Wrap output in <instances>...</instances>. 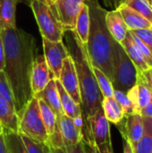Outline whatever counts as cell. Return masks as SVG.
<instances>
[{
  "mask_svg": "<svg viewBox=\"0 0 152 153\" xmlns=\"http://www.w3.org/2000/svg\"><path fill=\"white\" fill-rule=\"evenodd\" d=\"M5 53L4 73L11 87L17 115L33 97L30 74L38 56L35 39L17 28L0 29Z\"/></svg>",
  "mask_w": 152,
  "mask_h": 153,
  "instance_id": "1",
  "label": "cell"
},
{
  "mask_svg": "<svg viewBox=\"0 0 152 153\" xmlns=\"http://www.w3.org/2000/svg\"><path fill=\"white\" fill-rule=\"evenodd\" d=\"M90 10V32L85 46L92 66L101 70L111 81L113 80L112 54L114 39L110 35L105 22L107 10L97 0H86Z\"/></svg>",
  "mask_w": 152,
  "mask_h": 153,
  "instance_id": "2",
  "label": "cell"
},
{
  "mask_svg": "<svg viewBox=\"0 0 152 153\" xmlns=\"http://www.w3.org/2000/svg\"><path fill=\"white\" fill-rule=\"evenodd\" d=\"M69 42V47L72 50L70 55L74 61L79 80L82 116L84 119H87L101 108L103 96L99 88L85 46L78 40L74 34Z\"/></svg>",
  "mask_w": 152,
  "mask_h": 153,
  "instance_id": "3",
  "label": "cell"
},
{
  "mask_svg": "<svg viewBox=\"0 0 152 153\" xmlns=\"http://www.w3.org/2000/svg\"><path fill=\"white\" fill-rule=\"evenodd\" d=\"M113 80L115 90L127 92L136 84L138 70L122 45L114 39L112 54Z\"/></svg>",
  "mask_w": 152,
  "mask_h": 153,
  "instance_id": "4",
  "label": "cell"
},
{
  "mask_svg": "<svg viewBox=\"0 0 152 153\" xmlns=\"http://www.w3.org/2000/svg\"><path fill=\"white\" fill-rule=\"evenodd\" d=\"M18 134L37 142H48V134L41 118L39 99L33 96L18 114Z\"/></svg>",
  "mask_w": 152,
  "mask_h": 153,
  "instance_id": "5",
  "label": "cell"
},
{
  "mask_svg": "<svg viewBox=\"0 0 152 153\" xmlns=\"http://www.w3.org/2000/svg\"><path fill=\"white\" fill-rule=\"evenodd\" d=\"M30 5L42 38L50 41H62L65 31L54 16L47 2L45 0H30Z\"/></svg>",
  "mask_w": 152,
  "mask_h": 153,
  "instance_id": "6",
  "label": "cell"
},
{
  "mask_svg": "<svg viewBox=\"0 0 152 153\" xmlns=\"http://www.w3.org/2000/svg\"><path fill=\"white\" fill-rule=\"evenodd\" d=\"M65 31H74L78 15L86 0H45Z\"/></svg>",
  "mask_w": 152,
  "mask_h": 153,
  "instance_id": "7",
  "label": "cell"
},
{
  "mask_svg": "<svg viewBox=\"0 0 152 153\" xmlns=\"http://www.w3.org/2000/svg\"><path fill=\"white\" fill-rule=\"evenodd\" d=\"M82 137L86 144L94 143L95 145H99L111 140L110 125L102 107L93 116L84 119Z\"/></svg>",
  "mask_w": 152,
  "mask_h": 153,
  "instance_id": "8",
  "label": "cell"
},
{
  "mask_svg": "<svg viewBox=\"0 0 152 153\" xmlns=\"http://www.w3.org/2000/svg\"><path fill=\"white\" fill-rule=\"evenodd\" d=\"M44 56L47 64L53 73L55 79H59L63 61L70 55V51L66 48L62 41H50L42 38Z\"/></svg>",
  "mask_w": 152,
  "mask_h": 153,
  "instance_id": "9",
  "label": "cell"
},
{
  "mask_svg": "<svg viewBox=\"0 0 152 153\" xmlns=\"http://www.w3.org/2000/svg\"><path fill=\"white\" fill-rule=\"evenodd\" d=\"M59 82L66 91V92L71 96V98L78 104H82L79 80L74 65V61L71 55L65 57L63 61V66L61 69ZM82 107V106H81Z\"/></svg>",
  "mask_w": 152,
  "mask_h": 153,
  "instance_id": "10",
  "label": "cell"
},
{
  "mask_svg": "<svg viewBox=\"0 0 152 153\" xmlns=\"http://www.w3.org/2000/svg\"><path fill=\"white\" fill-rule=\"evenodd\" d=\"M51 79H55L44 55H38L33 63L30 74V88L33 96L45 89Z\"/></svg>",
  "mask_w": 152,
  "mask_h": 153,
  "instance_id": "11",
  "label": "cell"
},
{
  "mask_svg": "<svg viewBox=\"0 0 152 153\" xmlns=\"http://www.w3.org/2000/svg\"><path fill=\"white\" fill-rule=\"evenodd\" d=\"M125 123L123 127L117 126L125 134L131 145L135 144L142 136L144 132V119L142 114H130L125 117Z\"/></svg>",
  "mask_w": 152,
  "mask_h": 153,
  "instance_id": "12",
  "label": "cell"
},
{
  "mask_svg": "<svg viewBox=\"0 0 152 153\" xmlns=\"http://www.w3.org/2000/svg\"><path fill=\"white\" fill-rule=\"evenodd\" d=\"M105 22L112 38L116 41L121 43L126 37L129 30L119 11L116 8L112 11H107Z\"/></svg>",
  "mask_w": 152,
  "mask_h": 153,
  "instance_id": "13",
  "label": "cell"
},
{
  "mask_svg": "<svg viewBox=\"0 0 152 153\" xmlns=\"http://www.w3.org/2000/svg\"><path fill=\"white\" fill-rule=\"evenodd\" d=\"M116 9L121 13L129 30L152 28V24L145 17L128 5L125 4H119L116 6Z\"/></svg>",
  "mask_w": 152,
  "mask_h": 153,
  "instance_id": "14",
  "label": "cell"
},
{
  "mask_svg": "<svg viewBox=\"0 0 152 153\" xmlns=\"http://www.w3.org/2000/svg\"><path fill=\"white\" fill-rule=\"evenodd\" d=\"M57 125L63 136L65 146H71L78 143L83 139L82 134L76 128L73 119L63 114L57 117Z\"/></svg>",
  "mask_w": 152,
  "mask_h": 153,
  "instance_id": "15",
  "label": "cell"
},
{
  "mask_svg": "<svg viewBox=\"0 0 152 153\" xmlns=\"http://www.w3.org/2000/svg\"><path fill=\"white\" fill-rule=\"evenodd\" d=\"M34 96L39 100H42L56 113L57 117L64 114L59 93L56 85V79H51L45 89Z\"/></svg>",
  "mask_w": 152,
  "mask_h": 153,
  "instance_id": "16",
  "label": "cell"
},
{
  "mask_svg": "<svg viewBox=\"0 0 152 153\" xmlns=\"http://www.w3.org/2000/svg\"><path fill=\"white\" fill-rule=\"evenodd\" d=\"M120 44L122 45V47L127 53L128 56L131 58V60L136 66L138 72L143 73L150 69V66L146 63L145 58H144L143 55L142 54L139 47L136 45V43L133 39L130 31L127 32L126 37Z\"/></svg>",
  "mask_w": 152,
  "mask_h": 153,
  "instance_id": "17",
  "label": "cell"
},
{
  "mask_svg": "<svg viewBox=\"0 0 152 153\" xmlns=\"http://www.w3.org/2000/svg\"><path fill=\"white\" fill-rule=\"evenodd\" d=\"M0 124L4 129L18 134L19 118L15 108L0 97Z\"/></svg>",
  "mask_w": 152,
  "mask_h": 153,
  "instance_id": "18",
  "label": "cell"
},
{
  "mask_svg": "<svg viewBox=\"0 0 152 153\" xmlns=\"http://www.w3.org/2000/svg\"><path fill=\"white\" fill-rule=\"evenodd\" d=\"M19 0H0V29L16 28V4Z\"/></svg>",
  "mask_w": 152,
  "mask_h": 153,
  "instance_id": "19",
  "label": "cell"
},
{
  "mask_svg": "<svg viewBox=\"0 0 152 153\" xmlns=\"http://www.w3.org/2000/svg\"><path fill=\"white\" fill-rule=\"evenodd\" d=\"M90 10L89 6L85 1V4H83L77 21H76V25H75V30L73 34L75 37L78 39V40L83 45L86 46L88 42V38H89V32H90Z\"/></svg>",
  "mask_w": 152,
  "mask_h": 153,
  "instance_id": "20",
  "label": "cell"
},
{
  "mask_svg": "<svg viewBox=\"0 0 152 153\" xmlns=\"http://www.w3.org/2000/svg\"><path fill=\"white\" fill-rule=\"evenodd\" d=\"M56 89L59 93L60 101H61L64 114L71 118H73L80 115H82V110L81 105H78L71 98V96L64 89V87L62 86V84L60 83L58 79H56Z\"/></svg>",
  "mask_w": 152,
  "mask_h": 153,
  "instance_id": "21",
  "label": "cell"
},
{
  "mask_svg": "<svg viewBox=\"0 0 152 153\" xmlns=\"http://www.w3.org/2000/svg\"><path fill=\"white\" fill-rule=\"evenodd\" d=\"M101 107L109 123L118 125L123 122L125 118V113L121 106L117 103V101L113 97L103 98Z\"/></svg>",
  "mask_w": 152,
  "mask_h": 153,
  "instance_id": "22",
  "label": "cell"
},
{
  "mask_svg": "<svg viewBox=\"0 0 152 153\" xmlns=\"http://www.w3.org/2000/svg\"><path fill=\"white\" fill-rule=\"evenodd\" d=\"M144 132L142 138L132 145L133 153H152V118L143 117Z\"/></svg>",
  "mask_w": 152,
  "mask_h": 153,
  "instance_id": "23",
  "label": "cell"
},
{
  "mask_svg": "<svg viewBox=\"0 0 152 153\" xmlns=\"http://www.w3.org/2000/svg\"><path fill=\"white\" fill-rule=\"evenodd\" d=\"M39 102L41 118L46 127L47 133L49 136L54 133V130L57 123V117L56 113L42 100H39Z\"/></svg>",
  "mask_w": 152,
  "mask_h": 153,
  "instance_id": "24",
  "label": "cell"
},
{
  "mask_svg": "<svg viewBox=\"0 0 152 153\" xmlns=\"http://www.w3.org/2000/svg\"><path fill=\"white\" fill-rule=\"evenodd\" d=\"M119 4H125L133 8L152 24V5L149 0H119Z\"/></svg>",
  "mask_w": 152,
  "mask_h": 153,
  "instance_id": "25",
  "label": "cell"
},
{
  "mask_svg": "<svg viewBox=\"0 0 152 153\" xmlns=\"http://www.w3.org/2000/svg\"><path fill=\"white\" fill-rule=\"evenodd\" d=\"M92 70L94 73V75L96 77L99 88L102 93L103 98H112L114 95V87L111 82V81L108 79V77L99 68L92 66Z\"/></svg>",
  "mask_w": 152,
  "mask_h": 153,
  "instance_id": "26",
  "label": "cell"
},
{
  "mask_svg": "<svg viewBox=\"0 0 152 153\" xmlns=\"http://www.w3.org/2000/svg\"><path fill=\"white\" fill-rule=\"evenodd\" d=\"M4 135L11 153H27L23 142L19 134L4 129Z\"/></svg>",
  "mask_w": 152,
  "mask_h": 153,
  "instance_id": "27",
  "label": "cell"
},
{
  "mask_svg": "<svg viewBox=\"0 0 152 153\" xmlns=\"http://www.w3.org/2000/svg\"><path fill=\"white\" fill-rule=\"evenodd\" d=\"M27 153H53L48 142H37L27 136L21 135Z\"/></svg>",
  "mask_w": 152,
  "mask_h": 153,
  "instance_id": "28",
  "label": "cell"
},
{
  "mask_svg": "<svg viewBox=\"0 0 152 153\" xmlns=\"http://www.w3.org/2000/svg\"><path fill=\"white\" fill-rule=\"evenodd\" d=\"M113 98L117 101V103L121 106L124 113H125V117L126 115H130L133 113V107L131 104V101L126 94V92L119 91V90H114V95Z\"/></svg>",
  "mask_w": 152,
  "mask_h": 153,
  "instance_id": "29",
  "label": "cell"
},
{
  "mask_svg": "<svg viewBox=\"0 0 152 153\" xmlns=\"http://www.w3.org/2000/svg\"><path fill=\"white\" fill-rule=\"evenodd\" d=\"M0 97L14 107L13 92L4 71H0Z\"/></svg>",
  "mask_w": 152,
  "mask_h": 153,
  "instance_id": "30",
  "label": "cell"
},
{
  "mask_svg": "<svg viewBox=\"0 0 152 153\" xmlns=\"http://www.w3.org/2000/svg\"><path fill=\"white\" fill-rule=\"evenodd\" d=\"M130 33H131V36L133 38V39L134 40V42L136 43V45L139 47L142 54L143 55L144 58H145V61L146 63L148 64V65L150 66V68H152V53L151 51L149 49V48L132 31V30H129Z\"/></svg>",
  "mask_w": 152,
  "mask_h": 153,
  "instance_id": "31",
  "label": "cell"
},
{
  "mask_svg": "<svg viewBox=\"0 0 152 153\" xmlns=\"http://www.w3.org/2000/svg\"><path fill=\"white\" fill-rule=\"evenodd\" d=\"M53 153H87L86 151V144L83 141H80L78 143L71 146H65L61 149H53Z\"/></svg>",
  "mask_w": 152,
  "mask_h": 153,
  "instance_id": "32",
  "label": "cell"
},
{
  "mask_svg": "<svg viewBox=\"0 0 152 153\" xmlns=\"http://www.w3.org/2000/svg\"><path fill=\"white\" fill-rule=\"evenodd\" d=\"M132 31L149 48L152 53V28L134 30Z\"/></svg>",
  "mask_w": 152,
  "mask_h": 153,
  "instance_id": "33",
  "label": "cell"
},
{
  "mask_svg": "<svg viewBox=\"0 0 152 153\" xmlns=\"http://www.w3.org/2000/svg\"><path fill=\"white\" fill-rule=\"evenodd\" d=\"M95 148H96L97 153H114L111 140H109L102 144L95 145Z\"/></svg>",
  "mask_w": 152,
  "mask_h": 153,
  "instance_id": "34",
  "label": "cell"
},
{
  "mask_svg": "<svg viewBox=\"0 0 152 153\" xmlns=\"http://www.w3.org/2000/svg\"><path fill=\"white\" fill-rule=\"evenodd\" d=\"M4 65H5V53H4L3 39L0 32V71H4Z\"/></svg>",
  "mask_w": 152,
  "mask_h": 153,
  "instance_id": "35",
  "label": "cell"
},
{
  "mask_svg": "<svg viewBox=\"0 0 152 153\" xmlns=\"http://www.w3.org/2000/svg\"><path fill=\"white\" fill-rule=\"evenodd\" d=\"M122 138H123V149H124V153H133V148L131 143H129V141L127 140L125 134H124V132L122 130H120Z\"/></svg>",
  "mask_w": 152,
  "mask_h": 153,
  "instance_id": "36",
  "label": "cell"
},
{
  "mask_svg": "<svg viewBox=\"0 0 152 153\" xmlns=\"http://www.w3.org/2000/svg\"><path fill=\"white\" fill-rule=\"evenodd\" d=\"M0 153H11L6 144L4 134L0 135Z\"/></svg>",
  "mask_w": 152,
  "mask_h": 153,
  "instance_id": "37",
  "label": "cell"
},
{
  "mask_svg": "<svg viewBox=\"0 0 152 153\" xmlns=\"http://www.w3.org/2000/svg\"><path fill=\"white\" fill-rule=\"evenodd\" d=\"M141 114H142V117L152 118V99L151 100V102L142 110Z\"/></svg>",
  "mask_w": 152,
  "mask_h": 153,
  "instance_id": "38",
  "label": "cell"
},
{
  "mask_svg": "<svg viewBox=\"0 0 152 153\" xmlns=\"http://www.w3.org/2000/svg\"><path fill=\"white\" fill-rule=\"evenodd\" d=\"M146 82L148 83V85L150 86V88L152 90V68H150L149 70L142 73Z\"/></svg>",
  "mask_w": 152,
  "mask_h": 153,
  "instance_id": "39",
  "label": "cell"
},
{
  "mask_svg": "<svg viewBox=\"0 0 152 153\" xmlns=\"http://www.w3.org/2000/svg\"><path fill=\"white\" fill-rule=\"evenodd\" d=\"M86 151H87V153H97L96 152V148H95V144L94 143L86 144Z\"/></svg>",
  "mask_w": 152,
  "mask_h": 153,
  "instance_id": "40",
  "label": "cell"
},
{
  "mask_svg": "<svg viewBox=\"0 0 152 153\" xmlns=\"http://www.w3.org/2000/svg\"><path fill=\"white\" fill-rule=\"evenodd\" d=\"M4 134V127L1 126V124H0V135L1 134Z\"/></svg>",
  "mask_w": 152,
  "mask_h": 153,
  "instance_id": "41",
  "label": "cell"
},
{
  "mask_svg": "<svg viewBox=\"0 0 152 153\" xmlns=\"http://www.w3.org/2000/svg\"><path fill=\"white\" fill-rule=\"evenodd\" d=\"M114 1H115L116 3V2H118V4H119V0H114Z\"/></svg>",
  "mask_w": 152,
  "mask_h": 153,
  "instance_id": "42",
  "label": "cell"
},
{
  "mask_svg": "<svg viewBox=\"0 0 152 153\" xmlns=\"http://www.w3.org/2000/svg\"><path fill=\"white\" fill-rule=\"evenodd\" d=\"M149 1H150V3H151V5H152V0H149Z\"/></svg>",
  "mask_w": 152,
  "mask_h": 153,
  "instance_id": "43",
  "label": "cell"
},
{
  "mask_svg": "<svg viewBox=\"0 0 152 153\" xmlns=\"http://www.w3.org/2000/svg\"></svg>",
  "mask_w": 152,
  "mask_h": 153,
  "instance_id": "44",
  "label": "cell"
},
{
  "mask_svg": "<svg viewBox=\"0 0 152 153\" xmlns=\"http://www.w3.org/2000/svg\"><path fill=\"white\" fill-rule=\"evenodd\" d=\"M151 91H152V90H151Z\"/></svg>",
  "mask_w": 152,
  "mask_h": 153,
  "instance_id": "45",
  "label": "cell"
}]
</instances>
